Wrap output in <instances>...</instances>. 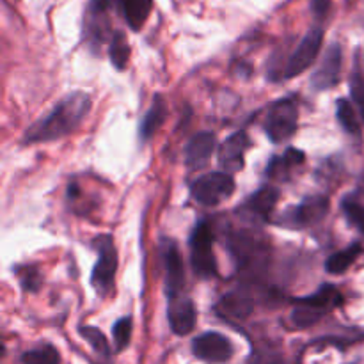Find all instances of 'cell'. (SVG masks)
Instances as JSON below:
<instances>
[{
  "mask_svg": "<svg viewBox=\"0 0 364 364\" xmlns=\"http://www.w3.org/2000/svg\"><path fill=\"white\" fill-rule=\"evenodd\" d=\"M341 210L345 213V219L359 231V233L364 235V205L354 199L352 196L345 198L341 201Z\"/></svg>",
  "mask_w": 364,
  "mask_h": 364,
  "instance_id": "27",
  "label": "cell"
},
{
  "mask_svg": "<svg viewBox=\"0 0 364 364\" xmlns=\"http://www.w3.org/2000/svg\"><path fill=\"white\" fill-rule=\"evenodd\" d=\"M255 309V301L251 297L244 294H238V291H231L226 294L220 302L217 304V313L224 318H233V320H244Z\"/></svg>",
  "mask_w": 364,
  "mask_h": 364,
  "instance_id": "18",
  "label": "cell"
},
{
  "mask_svg": "<svg viewBox=\"0 0 364 364\" xmlns=\"http://www.w3.org/2000/svg\"><path fill=\"white\" fill-rule=\"evenodd\" d=\"M217 139L212 132H199L194 137L188 141L187 148H185V164L191 171L201 169L203 166L208 164L212 159L213 151H215Z\"/></svg>",
  "mask_w": 364,
  "mask_h": 364,
  "instance_id": "15",
  "label": "cell"
},
{
  "mask_svg": "<svg viewBox=\"0 0 364 364\" xmlns=\"http://www.w3.org/2000/svg\"><path fill=\"white\" fill-rule=\"evenodd\" d=\"M121 13L132 31H141L153 11V0H119Z\"/></svg>",
  "mask_w": 364,
  "mask_h": 364,
  "instance_id": "20",
  "label": "cell"
},
{
  "mask_svg": "<svg viewBox=\"0 0 364 364\" xmlns=\"http://www.w3.org/2000/svg\"><path fill=\"white\" fill-rule=\"evenodd\" d=\"M302 162H304V153L295 148H288L283 156L272 159L267 173H269V176L272 180H287V178H290V173L294 171V167L301 166Z\"/></svg>",
  "mask_w": 364,
  "mask_h": 364,
  "instance_id": "21",
  "label": "cell"
},
{
  "mask_svg": "<svg viewBox=\"0 0 364 364\" xmlns=\"http://www.w3.org/2000/svg\"><path fill=\"white\" fill-rule=\"evenodd\" d=\"M359 112H355V107L352 105L348 100L341 98L336 103V117L340 121V124L343 127V130L347 134L359 137L361 135V123H359Z\"/></svg>",
  "mask_w": 364,
  "mask_h": 364,
  "instance_id": "24",
  "label": "cell"
},
{
  "mask_svg": "<svg viewBox=\"0 0 364 364\" xmlns=\"http://www.w3.org/2000/svg\"><path fill=\"white\" fill-rule=\"evenodd\" d=\"M191 263L194 272L203 279L217 276V262L213 255V233L206 220H201L191 235Z\"/></svg>",
  "mask_w": 364,
  "mask_h": 364,
  "instance_id": "5",
  "label": "cell"
},
{
  "mask_svg": "<svg viewBox=\"0 0 364 364\" xmlns=\"http://www.w3.org/2000/svg\"><path fill=\"white\" fill-rule=\"evenodd\" d=\"M329 212V198L326 196H308L299 206H295L288 213V223L295 228L315 226L316 223L323 219Z\"/></svg>",
  "mask_w": 364,
  "mask_h": 364,
  "instance_id": "14",
  "label": "cell"
},
{
  "mask_svg": "<svg viewBox=\"0 0 364 364\" xmlns=\"http://www.w3.org/2000/svg\"><path fill=\"white\" fill-rule=\"evenodd\" d=\"M112 0H89L84 13V39L92 52L100 48L110 36L109 11ZM112 38V36H110Z\"/></svg>",
  "mask_w": 364,
  "mask_h": 364,
  "instance_id": "8",
  "label": "cell"
},
{
  "mask_svg": "<svg viewBox=\"0 0 364 364\" xmlns=\"http://www.w3.org/2000/svg\"><path fill=\"white\" fill-rule=\"evenodd\" d=\"M323 43V28L322 27H313L309 28L308 34L299 41L295 46L294 52L288 57L287 64L283 66L281 71V78H294L297 75L304 73L313 63H315L316 55L320 53Z\"/></svg>",
  "mask_w": 364,
  "mask_h": 364,
  "instance_id": "7",
  "label": "cell"
},
{
  "mask_svg": "<svg viewBox=\"0 0 364 364\" xmlns=\"http://www.w3.org/2000/svg\"><path fill=\"white\" fill-rule=\"evenodd\" d=\"M166 117H167L166 100H164L162 96H155V98H153L151 107H149L144 119H142L141 128H139V137H141V141H149V139L159 132V128L162 127Z\"/></svg>",
  "mask_w": 364,
  "mask_h": 364,
  "instance_id": "19",
  "label": "cell"
},
{
  "mask_svg": "<svg viewBox=\"0 0 364 364\" xmlns=\"http://www.w3.org/2000/svg\"><path fill=\"white\" fill-rule=\"evenodd\" d=\"M95 249L98 251V262L91 274V284L100 295H109L114 288V279L117 272V252L116 245L110 235L95 238L92 242Z\"/></svg>",
  "mask_w": 364,
  "mask_h": 364,
  "instance_id": "3",
  "label": "cell"
},
{
  "mask_svg": "<svg viewBox=\"0 0 364 364\" xmlns=\"http://www.w3.org/2000/svg\"><path fill=\"white\" fill-rule=\"evenodd\" d=\"M91 110V96L87 92H71L66 98L60 100L50 114L32 123L23 135V142L34 144V142H50L60 137H66L78 124L84 121Z\"/></svg>",
  "mask_w": 364,
  "mask_h": 364,
  "instance_id": "1",
  "label": "cell"
},
{
  "mask_svg": "<svg viewBox=\"0 0 364 364\" xmlns=\"http://www.w3.org/2000/svg\"><path fill=\"white\" fill-rule=\"evenodd\" d=\"M192 352H194L196 358L205 363L223 364L233 358L235 350L231 341L224 334L208 331V333H203L198 338H194Z\"/></svg>",
  "mask_w": 364,
  "mask_h": 364,
  "instance_id": "9",
  "label": "cell"
},
{
  "mask_svg": "<svg viewBox=\"0 0 364 364\" xmlns=\"http://www.w3.org/2000/svg\"><path fill=\"white\" fill-rule=\"evenodd\" d=\"M162 259H164V272H166L167 295H169V297H176V295L181 294L185 284L183 258H181L176 242L164 240Z\"/></svg>",
  "mask_w": 364,
  "mask_h": 364,
  "instance_id": "11",
  "label": "cell"
},
{
  "mask_svg": "<svg viewBox=\"0 0 364 364\" xmlns=\"http://www.w3.org/2000/svg\"><path fill=\"white\" fill-rule=\"evenodd\" d=\"M231 252L235 255V258L238 259V265L244 269V267L255 265L258 263L259 258H263L262 247L256 242V238L252 235H247L245 231L235 235L230 242Z\"/></svg>",
  "mask_w": 364,
  "mask_h": 364,
  "instance_id": "17",
  "label": "cell"
},
{
  "mask_svg": "<svg viewBox=\"0 0 364 364\" xmlns=\"http://www.w3.org/2000/svg\"><path fill=\"white\" fill-rule=\"evenodd\" d=\"M343 304V295L333 284H323L315 294L301 297L295 301V309L291 313V322L297 327H309L318 322L331 309Z\"/></svg>",
  "mask_w": 364,
  "mask_h": 364,
  "instance_id": "2",
  "label": "cell"
},
{
  "mask_svg": "<svg viewBox=\"0 0 364 364\" xmlns=\"http://www.w3.org/2000/svg\"><path fill=\"white\" fill-rule=\"evenodd\" d=\"M251 146L252 142L249 139L247 132H237V134L230 135L219 149L220 169H224V173L228 174L240 171L244 167L245 153Z\"/></svg>",
  "mask_w": 364,
  "mask_h": 364,
  "instance_id": "13",
  "label": "cell"
},
{
  "mask_svg": "<svg viewBox=\"0 0 364 364\" xmlns=\"http://www.w3.org/2000/svg\"><path fill=\"white\" fill-rule=\"evenodd\" d=\"M350 96L352 100H354L355 107H358L359 116H361L364 121V77L358 64H355L354 71H352L350 75Z\"/></svg>",
  "mask_w": 364,
  "mask_h": 364,
  "instance_id": "29",
  "label": "cell"
},
{
  "mask_svg": "<svg viewBox=\"0 0 364 364\" xmlns=\"http://www.w3.org/2000/svg\"><path fill=\"white\" fill-rule=\"evenodd\" d=\"M78 333H80V336L84 338L89 345H91L92 350H95L96 354H100L102 358H105V359L110 358V345L102 331L96 329V327H91V326H82L80 329H78Z\"/></svg>",
  "mask_w": 364,
  "mask_h": 364,
  "instance_id": "26",
  "label": "cell"
},
{
  "mask_svg": "<svg viewBox=\"0 0 364 364\" xmlns=\"http://www.w3.org/2000/svg\"><path fill=\"white\" fill-rule=\"evenodd\" d=\"M21 364H60V354L53 345H41L21 354Z\"/></svg>",
  "mask_w": 364,
  "mask_h": 364,
  "instance_id": "25",
  "label": "cell"
},
{
  "mask_svg": "<svg viewBox=\"0 0 364 364\" xmlns=\"http://www.w3.org/2000/svg\"><path fill=\"white\" fill-rule=\"evenodd\" d=\"M132 331H134V326H132L130 316H123V318L117 320L112 327V336H114V348L116 352H123L124 348H128L132 340Z\"/></svg>",
  "mask_w": 364,
  "mask_h": 364,
  "instance_id": "28",
  "label": "cell"
},
{
  "mask_svg": "<svg viewBox=\"0 0 364 364\" xmlns=\"http://www.w3.org/2000/svg\"><path fill=\"white\" fill-rule=\"evenodd\" d=\"M109 55L110 63H112V66L116 68L117 71H123L124 68H127L128 60H130V45H128L124 32H114L112 38H110Z\"/></svg>",
  "mask_w": 364,
  "mask_h": 364,
  "instance_id": "23",
  "label": "cell"
},
{
  "mask_svg": "<svg viewBox=\"0 0 364 364\" xmlns=\"http://www.w3.org/2000/svg\"><path fill=\"white\" fill-rule=\"evenodd\" d=\"M279 201V191L276 187H263L247 199L240 212L247 213L256 220H267Z\"/></svg>",
  "mask_w": 364,
  "mask_h": 364,
  "instance_id": "16",
  "label": "cell"
},
{
  "mask_svg": "<svg viewBox=\"0 0 364 364\" xmlns=\"http://www.w3.org/2000/svg\"><path fill=\"white\" fill-rule=\"evenodd\" d=\"M331 4H333V0H311L313 16L318 21L326 20L331 11Z\"/></svg>",
  "mask_w": 364,
  "mask_h": 364,
  "instance_id": "31",
  "label": "cell"
},
{
  "mask_svg": "<svg viewBox=\"0 0 364 364\" xmlns=\"http://www.w3.org/2000/svg\"><path fill=\"white\" fill-rule=\"evenodd\" d=\"M167 318H169V327L176 336H187L192 333L198 322V311L192 299L176 295L169 297V308H167Z\"/></svg>",
  "mask_w": 364,
  "mask_h": 364,
  "instance_id": "12",
  "label": "cell"
},
{
  "mask_svg": "<svg viewBox=\"0 0 364 364\" xmlns=\"http://www.w3.org/2000/svg\"><path fill=\"white\" fill-rule=\"evenodd\" d=\"M341 64H343V52L338 43L327 48L326 55H323L322 63L316 68V71L311 77V87L315 91H327V89L334 87L340 82L341 77Z\"/></svg>",
  "mask_w": 364,
  "mask_h": 364,
  "instance_id": "10",
  "label": "cell"
},
{
  "mask_svg": "<svg viewBox=\"0 0 364 364\" xmlns=\"http://www.w3.org/2000/svg\"><path fill=\"white\" fill-rule=\"evenodd\" d=\"M363 252L361 244H352L348 245L343 251H338L336 255L331 256L326 262V270L329 274H343L345 270H348V267L359 258V255Z\"/></svg>",
  "mask_w": 364,
  "mask_h": 364,
  "instance_id": "22",
  "label": "cell"
},
{
  "mask_svg": "<svg viewBox=\"0 0 364 364\" xmlns=\"http://www.w3.org/2000/svg\"><path fill=\"white\" fill-rule=\"evenodd\" d=\"M192 198L203 206H217L230 199L235 192V180L224 171L199 176L191 187Z\"/></svg>",
  "mask_w": 364,
  "mask_h": 364,
  "instance_id": "6",
  "label": "cell"
},
{
  "mask_svg": "<svg viewBox=\"0 0 364 364\" xmlns=\"http://www.w3.org/2000/svg\"><path fill=\"white\" fill-rule=\"evenodd\" d=\"M18 277H20V283L21 287L25 288L27 291H38L39 287H41L43 279H41V274L36 267H20L16 270Z\"/></svg>",
  "mask_w": 364,
  "mask_h": 364,
  "instance_id": "30",
  "label": "cell"
},
{
  "mask_svg": "<svg viewBox=\"0 0 364 364\" xmlns=\"http://www.w3.org/2000/svg\"><path fill=\"white\" fill-rule=\"evenodd\" d=\"M299 107L295 100L283 98L272 103L267 112L265 132L274 144L288 141L297 132Z\"/></svg>",
  "mask_w": 364,
  "mask_h": 364,
  "instance_id": "4",
  "label": "cell"
}]
</instances>
